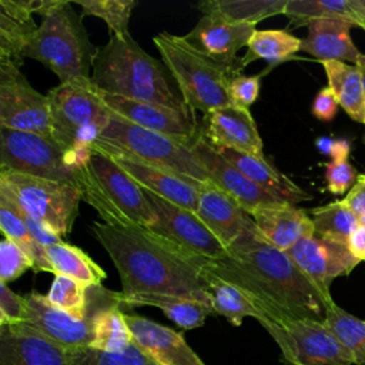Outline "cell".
I'll use <instances>...</instances> for the list:
<instances>
[{
  "mask_svg": "<svg viewBox=\"0 0 365 365\" xmlns=\"http://www.w3.org/2000/svg\"><path fill=\"white\" fill-rule=\"evenodd\" d=\"M210 272L240 288L272 322L311 318L324 321L328 299L291 257L259 235L247 232L218 259L202 262ZM261 319V318H259Z\"/></svg>",
  "mask_w": 365,
  "mask_h": 365,
  "instance_id": "obj_1",
  "label": "cell"
},
{
  "mask_svg": "<svg viewBox=\"0 0 365 365\" xmlns=\"http://www.w3.org/2000/svg\"><path fill=\"white\" fill-rule=\"evenodd\" d=\"M90 230L121 279V295L164 294L211 305L202 262L145 227H114L94 221ZM214 311V309H212Z\"/></svg>",
  "mask_w": 365,
  "mask_h": 365,
  "instance_id": "obj_2",
  "label": "cell"
},
{
  "mask_svg": "<svg viewBox=\"0 0 365 365\" xmlns=\"http://www.w3.org/2000/svg\"><path fill=\"white\" fill-rule=\"evenodd\" d=\"M91 81L106 94L192 113L164 63L145 53L130 33L110 34L108 41L97 48Z\"/></svg>",
  "mask_w": 365,
  "mask_h": 365,
  "instance_id": "obj_3",
  "label": "cell"
},
{
  "mask_svg": "<svg viewBox=\"0 0 365 365\" xmlns=\"http://www.w3.org/2000/svg\"><path fill=\"white\" fill-rule=\"evenodd\" d=\"M41 21L23 51V58L40 61L60 83L91 78L97 48L68 1L44 0L38 10Z\"/></svg>",
  "mask_w": 365,
  "mask_h": 365,
  "instance_id": "obj_4",
  "label": "cell"
},
{
  "mask_svg": "<svg viewBox=\"0 0 365 365\" xmlns=\"http://www.w3.org/2000/svg\"><path fill=\"white\" fill-rule=\"evenodd\" d=\"M80 170L83 201L103 222L114 227H145L157 222L144 190L111 157L91 150Z\"/></svg>",
  "mask_w": 365,
  "mask_h": 365,
  "instance_id": "obj_5",
  "label": "cell"
},
{
  "mask_svg": "<svg viewBox=\"0 0 365 365\" xmlns=\"http://www.w3.org/2000/svg\"><path fill=\"white\" fill-rule=\"evenodd\" d=\"M51 137L78 168L100 137L111 111L91 78L60 83L48 93Z\"/></svg>",
  "mask_w": 365,
  "mask_h": 365,
  "instance_id": "obj_6",
  "label": "cell"
},
{
  "mask_svg": "<svg viewBox=\"0 0 365 365\" xmlns=\"http://www.w3.org/2000/svg\"><path fill=\"white\" fill-rule=\"evenodd\" d=\"M153 43L192 113L200 111L207 115L232 104L228 81L235 68L210 58L184 36L160 31L153 37Z\"/></svg>",
  "mask_w": 365,
  "mask_h": 365,
  "instance_id": "obj_7",
  "label": "cell"
},
{
  "mask_svg": "<svg viewBox=\"0 0 365 365\" xmlns=\"http://www.w3.org/2000/svg\"><path fill=\"white\" fill-rule=\"evenodd\" d=\"M98 140L134 157L201 184H212L192 150L194 143L138 127L111 113Z\"/></svg>",
  "mask_w": 365,
  "mask_h": 365,
  "instance_id": "obj_8",
  "label": "cell"
},
{
  "mask_svg": "<svg viewBox=\"0 0 365 365\" xmlns=\"http://www.w3.org/2000/svg\"><path fill=\"white\" fill-rule=\"evenodd\" d=\"M0 192L60 237L71 231L83 201L74 185L9 170H0Z\"/></svg>",
  "mask_w": 365,
  "mask_h": 365,
  "instance_id": "obj_9",
  "label": "cell"
},
{
  "mask_svg": "<svg viewBox=\"0 0 365 365\" xmlns=\"http://www.w3.org/2000/svg\"><path fill=\"white\" fill-rule=\"evenodd\" d=\"M0 170L66 182L80 190V170L50 137L0 127Z\"/></svg>",
  "mask_w": 365,
  "mask_h": 365,
  "instance_id": "obj_10",
  "label": "cell"
},
{
  "mask_svg": "<svg viewBox=\"0 0 365 365\" xmlns=\"http://www.w3.org/2000/svg\"><path fill=\"white\" fill-rule=\"evenodd\" d=\"M281 349L284 365H355L354 356L324 321L302 318L272 322L258 319Z\"/></svg>",
  "mask_w": 365,
  "mask_h": 365,
  "instance_id": "obj_11",
  "label": "cell"
},
{
  "mask_svg": "<svg viewBox=\"0 0 365 365\" xmlns=\"http://www.w3.org/2000/svg\"><path fill=\"white\" fill-rule=\"evenodd\" d=\"M24 321L48 339L54 341L67 351L88 348L93 341V324L97 312L101 309L121 304V292L110 291L94 309L84 318L74 317L57 307H54L46 295L31 291L24 295ZM124 307V305H123Z\"/></svg>",
  "mask_w": 365,
  "mask_h": 365,
  "instance_id": "obj_12",
  "label": "cell"
},
{
  "mask_svg": "<svg viewBox=\"0 0 365 365\" xmlns=\"http://www.w3.org/2000/svg\"><path fill=\"white\" fill-rule=\"evenodd\" d=\"M0 127L53 138L47 94L37 91L13 63H0Z\"/></svg>",
  "mask_w": 365,
  "mask_h": 365,
  "instance_id": "obj_13",
  "label": "cell"
},
{
  "mask_svg": "<svg viewBox=\"0 0 365 365\" xmlns=\"http://www.w3.org/2000/svg\"><path fill=\"white\" fill-rule=\"evenodd\" d=\"M144 192L157 215V222L150 227V230L164 237L197 261L218 259L227 254V248L222 242L207 228L194 211L185 210L147 190H144Z\"/></svg>",
  "mask_w": 365,
  "mask_h": 365,
  "instance_id": "obj_14",
  "label": "cell"
},
{
  "mask_svg": "<svg viewBox=\"0 0 365 365\" xmlns=\"http://www.w3.org/2000/svg\"><path fill=\"white\" fill-rule=\"evenodd\" d=\"M90 150H97L111 157L131 178L138 182L141 188L194 212L197 211L200 191L205 185H210L151 165L134 157L128 151L110 145L98 138L91 144Z\"/></svg>",
  "mask_w": 365,
  "mask_h": 365,
  "instance_id": "obj_15",
  "label": "cell"
},
{
  "mask_svg": "<svg viewBox=\"0 0 365 365\" xmlns=\"http://www.w3.org/2000/svg\"><path fill=\"white\" fill-rule=\"evenodd\" d=\"M285 252L328 299H332L329 292L332 281L349 275L359 264L346 244L317 234L301 238Z\"/></svg>",
  "mask_w": 365,
  "mask_h": 365,
  "instance_id": "obj_16",
  "label": "cell"
},
{
  "mask_svg": "<svg viewBox=\"0 0 365 365\" xmlns=\"http://www.w3.org/2000/svg\"><path fill=\"white\" fill-rule=\"evenodd\" d=\"M101 96L111 113L145 130L188 143H194L201 134L195 121V114L190 111H180L158 103L130 100L106 93H101Z\"/></svg>",
  "mask_w": 365,
  "mask_h": 365,
  "instance_id": "obj_17",
  "label": "cell"
},
{
  "mask_svg": "<svg viewBox=\"0 0 365 365\" xmlns=\"http://www.w3.org/2000/svg\"><path fill=\"white\" fill-rule=\"evenodd\" d=\"M192 150L211 182L234 198L248 214L259 207L285 202L238 171L201 134L194 141Z\"/></svg>",
  "mask_w": 365,
  "mask_h": 365,
  "instance_id": "obj_18",
  "label": "cell"
},
{
  "mask_svg": "<svg viewBox=\"0 0 365 365\" xmlns=\"http://www.w3.org/2000/svg\"><path fill=\"white\" fill-rule=\"evenodd\" d=\"M201 135L215 148L264 155V143L250 108L231 104L214 110L204 115Z\"/></svg>",
  "mask_w": 365,
  "mask_h": 365,
  "instance_id": "obj_19",
  "label": "cell"
},
{
  "mask_svg": "<svg viewBox=\"0 0 365 365\" xmlns=\"http://www.w3.org/2000/svg\"><path fill=\"white\" fill-rule=\"evenodd\" d=\"M67 354L27 324L0 327V365H67Z\"/></svg>",
  "mask_w": 365,
  "mask_h": 365,
  "instance_id": "obj_20",
  "label": "cell"
},
{
  "mask_svg": "<svg viewBox=\"0 0 365 365\" xmlns=\"http://www.w3.org/2000/svg\"><path fill=\"white\" fill-rule=\"evenodd\" d=\"M255 30V26L204 14L184 38L210 58L237 70V53L247 47Z\"/></svg>",
  "mask_w": 365,
  "mask_h": 365,
  "instance_id": "obj_21",
  "label": "cell"
},
{
  "mask_svg": "<svg viewBox=\"0 0 365 365\" xmlns=\"http://www.w3.org/2000/svg\"><path fill=\"white\" fill-rule=\"evenodd\" d=\"M195 214L225 248L247 232L258 231L251 215L214 184L200 191Z\"/></svg>",
  "mask_w": 365,
  "mask_h": 365,
  "instance_id": "obj_22",
  "label": "cell"
},
{
  "mask_svg": "<svg viewBox=\"0 0 365 365\" xmlns=\"http://www.w3.org/2000/svg\"><path fill=\"white\" fill-rule=\"evenodd\" d=\"M124 317L133 341L158 365H205L174 329L135 314Z\"/></svg>",
  "mask_w": 365,
  "mask_h": 365,
  "instance_id": "obj_23",
  "label": "cell"
},
{
  "mask_svg": "<svg viewBox=\"0 0 365 365\" xmlns=\"http://www.w3.org/2000/svg\"><path fill=\"white\" fill-rule=\"evenodd\" d=\"M250 215L264 241L281 251H288L301 238L314 234L311 215L289 202L259 207Z\"/></svg>",
  "mask_w": 365,
  "mask_h": 365,
  "instance_id": "obj_24",
  "label": "cell"
},
{
  "mask_svg": "<svg viewBox=\"0 0 365 365\" xmlns=\"http://www.w3.org/2000/svg\"><path fill=\"white\" fill-rule=\"evenodd\" d=\"M44 0H0V63L23 64V51L36 33L33 14Z\"/></svg>",
  "mask_w": 365,
  "mask_h": 365,
  "instance_id": "obj_25",
  "label": "cell"
},
{
  "mask_svg": "<svg viewBox=\"0 0 365 365\" xmlns=\"http://www.w3.org/2000/svg\"><path fill=\"white\" fill-rule=\"evenodd\" d=\"M215 148V147H214ZM230 164H232L245 177L255 184L289 204H299L312 197L297 185L289 177L282 174L264 155H254L231 148H215Z\"/></svg>",
  "mask_w": 365,
  "mask_h": 365,
  "instance_id": "obj_26",
  "label": "cell"
},
{
  "mask_svg": "<svg viewBox=\"0 0 365 365\" xmlns=\"http://www.w3.org/2000/svg\"><path fill=\"white\" fill-rule=\"evenodd\" d=\"M352 27L358 26L349 20H314L308 24V33L302 40L301 51L317 57L319 61L336 60L356 64L361 51L352 41Z\"/></svg>",
  "mask_w": 365,
  "mask_h": 365,
  "instance_id": "obj_27",
  "label": "cell"
},
{
  "mask_svg": "<svg viewBox=\"0 0 365 365\" xmlns=\"http://www.w3.org/2000/svg\"><path fill=\"white\" fill-rule=\"evenodd\" d=\"M124 307H155L160 308L167 318L177 324L182 329H194L204 325L208 315H215L212 307L197 299L164 295V294H137L131 297H123Z\"/></svg>",
  "mask_w": 365,
  "mask_h": 365,
  "instance_id": "obj_28",
  "label": "cell"
},
{
  "mask_svg": "<svg viewBox=\"0 0 365 365\" xmlns=\"http://www.w3.org/2000/svg\"><path fill=\"white\" fill-rule=\"evenodd\" d=\"M328 87L335 93L339 106L356 123L365 124V98L362 74L355 64L328 60L321 61Z\"/></svg>",
  "mask_w": 365,
  "mask_h": 365,
  "instance_id": "obj_29",
  "label": "cell"
},
{
  "mask_svg": "<svg viewBox=\"0 0 365 365\" xmlns=\"http://www.w3.org/2000/svg\"><path fill=\"white\" fill-rule=\"evenodd\" d=\"M301 44L302 40L287 30H255L247 44L244 57L238 58L237 71L241 73L254 60H264L269 67H274L301 51Z\"/></svg>",
  "mask_w": 365,
  "mask_h": 365,
  "instance_id": "obj_30",
  "label": "cell"
},
{
  "mask_svg": "<svg viewBox=\"0 0 365 365\" xmlns=\"http://www.w3.org/2000/svg\"><path fill=\"white\" fill-rule=\"evenodd\" d=\"M288 0H207L195 4L202 16H215L231 23L255 26L257 23L284 14Z\"/></svg>",
  "mask_w": 365,
  "mask_h": 365,
  "instance_id": "obj_31",
  "label": "cell"
},
{
  "mask_svg": "<svg viewBox=\"0 0 365 365\" xmlns=\"http://www.w3.org/2000/svg\"><path fill=\"white\" fill-rule=\"evenodd\" d=\"M47 257L54 275H66L86 287H98L107 278L106 271L81 248L60 241L47 247Z\"/></svg>",
  "mask_w": 365,
  "mask_h": 365,
  "instance_id": "obj_32",
  "label": "cell"
},
{
  "mask_svg": "<svg viewBox=\"0 0 365 365\" xmlns=\"http://www.w3.org/2000/svg\"><path fill=\"white\" fill-rule=\"evenodd\" d=\"M0 228L4 238L14 241L23 248L36 272L46 271L54 274L46 248L31 238L23 211L3 192H0Z\"/></svg>",
  "mask_w": 365,
  "mask_h": 365,
  "instance_id": "obj_33",
  "label": "cell"
},
{
  "mask_svg": "<svg viewBox=\"0 0 365 365\" xmlns=\"http://www.w3.org/2000/svg\"><path fill=\"white\" fill-rule=\"evenodd\" d=\"M202 275L208 284L211 307L215 315L225 317L234 327H240L245 317H252L257 321L262 318V312L240 288L210 272L202 271Z\"/></svg>",
  "mask_w": 365,
  "mask_h": 365,
  "instance_id": "obj_34",
  "label": "cell"
},
{
  "mask_svg": "<svg viewBox=\"0 0 365 365\" xmlns=\"http://www.w3.org/2000/svg\"><path fill=\"white\" fill-rule=\"evenodd\" d=\"M121 308V304H114L97 312L90 348L106 352H123L133 344V335Z\"/></svg>",
  "mask_w": 365,
  "mask_h": 365,
  "instance_id": "obj_35",
  "label": "cell"
},
{
  "mask_svg": "<svg viewBox=\"0 0 365 365\" xmlns=\"http://www.w3.org/2000/svg\"><path fill=\"white\" fill-rule=\"evenodd\" d=\"M314 234L346 244L349 235L361 225L359 217L341 200L312 208L309 212Z\"/></svg>",
  "mask_w": 365,
  "mask_h": 365,
  "instance_id": "obj_36",
  "label": "cell"
},
{
  "mask_svg": "<svg viewBox=\"0 0 365 365\" xmlns=\"http://www.w3.org/2000/svg\"><path fill=\"white\" fill-rule=\"evenodd\" d=\"M324 322L354 356L355 365H365V321L331 302L325 309Z\"/></svg>",
  "mask_w": 365,
  "mask_h": 365,
  "instance_id": "obj_37",
  "label": "cell"
},
{
  "mask_svg": "<svg viewBox=\"0 0 365 365\" xmlns=\"http://www.w3.org/2000/svg\"><path fill=\"white\" fill-rule=\"evenodd\" d=\"M284 14L294 26H308L321 19H341L354 21L359 27L351 0H288Z\"/></svg>",
  "mask_w": 365,
  "mask_h": 365,
  "instance_id": "obj_38",
  "label": "cell"
},
{
  "mask_svg": "<svg viewBox=\"0 0 365 365\" xmlns=\"http://www.w3.org/2000/svg\"><path fill=\"white\" fill-rule=\"evenodd\" d=\"M67 365H158L134 341L123 352H106L93 348L68 351Z\"/></svg>",
  "mask_w": 365,
  "mask_h": 365,
  "instance_id": "obj_39",
  "label": "cell"
},
{
  "mask_svg": "<svg viewBox=\"0 0 365 365\" xmlns=\"http://www.w3.org/2000/svg\"><path fill=\"white\" fill-rule=\"evenodd\" d=\"M81 9V17L94 16L104 20L108 26L110 34L123 36L128 31V21L133 9L137 6L135 0H76Z\"/></svg>",
  "mask_w": 365,
  "mask_h": 365,
  "instance_id": "obj_40",
  "label": "cell"
},
{
  "mask_svg": "<svg viewBox=\"0 0 365 365\" xmlns=\"http://www.w3.org/2000/svg\"><path fill=\"white\" fill-rule=\"evenodd\" d=\"M30 268L33 269V264L23 248L14 241L3 238L0 242V282L9 284Z\"/></svg>",
  "mask_w": 365,
  "mask_h": 365,
  "instance_id": "obj_41",
  "label": "cell"
},
{
  "mask_svg": "<svg viewBox=\"0 0 365 365\" xmlns=\"http://www.w3.org/2000/svg\"><path fill=\"white\" fill-rule=\"evenodd\" d=\"M356 170L348 158L331 160L325 164V181L327 190L335 195L348 194L358 180Z\"/></svg>",
  "mask_w": 365,
  "mask_h": 365,
  "instance_id": "obj_42",
  "label": "cell"
},
{
  "mask_svg": "<svg viewBox=\"0 0 365 365\" xmlns=\"http://www.w3.org/2000/svg\"><path fill=\"white\" fill-rule=\"evenodd\" d=\"M261 76H245L234 71L228 81V93L232 104L250 108L258 98L261 88Z\"/></svg>",
  "mask_w": 365,
  "mask_h": 365,
  "instance_id": "obj_43",
  "label": "cell"
},
{
  "mask_svg": "<svg viewBox=\"0 0 365 365\" xmlns=\"http://www.w3.org/2000/svg\"><path fill=\"white\" fill-rule=\"evenodd\" d=\"M24 295H19L7 284L0 282V327L16 325L24 321Z\"/></svg>",
  "mask_w": 365,
  "mask_h": 365,
  "instance_id": "obj_44",
  "label": "cell"
},
{
  "mask_svg": "<svg viewBox=\"0 0 365 365\" xmlns=\"http://www.w3.org/2000/svg\"><path fill=\"white\" fill-rule=\"evenodd\" d=\"M339 101L335 93L327 86L322 87L314 97L311 111L315 118L321 121H332L338 113Z\"/></svg>",
  "mask_w": 365,
  "mask_h": 365,
  "instance_id": "obj_45",
  "label": "cell"
},
{
  "mask_svg": "<svg viewBox=\"0 0 365 365\" xmlns=\"http://www.w3.org/2000/svg\"><path fill=\"white\" fill-rule=\"evenodd\" d=\"M359 218L365 215V174L359 175L355 185L342 200Z\"/></svg>",
  "mask_w": 365,
  "mask_h": 365,
  "instance_id": "obj_46",
  "label": "cell"
},
{
  "mask_svg": "<svg viewBox=\"0 0 365 365\" xmlns=\"http://www.w3.org/2000/svg\"><path fill=\"white\" fill-rule=\"evenodd\" d=\"M352 255L359 261H365V225H359L348 238L346 242Z\"/></svg>",
  "mask_w": 365,
  "mask_h": 365,
  "instance_id": "obj_47",
  "label": "cell"
},
{
  "mask_svg": "<svg viewBox=\"0 0 365 365\" xmlns=\"http://www.w3.org/2000/svg\"><path fill=\"white\" fill-rule=\"evenodd\" d=\"M351 7L359 23V27L362 29L365 26V0H351Z\"/></svg>",
  "mask_w": 365,
  "mask_h": 365,
  "instance_id": "obj_48",
  "label": "cell"
},
{
  "mask_svg": "<svg viewBox=\"0 0 365 365\" xmlns=\"http://www.w3.org/2000/svg\"><path fill=\"white\" fill-rule=\"evenodd\" d=\"M334 143H335V140H332V138H329V137H321V138H318V140L315 141V145H317V148H318L322 154L331 155Z\"/></svg>",
  "mask_w": 365,
  "mask_h": 365,
  "instance_id": "obj_49",
  "label": "cell"
},
{
  "mask_svg": "<svg viewBox=\"0 0 365 365\" xmlns=\"http://www.w3.org/2000/svg\"><path fill=\"white\" fill-rule=\"evenodd\" d=\"M358 68H359V71H361V74H362V84H364V98H365V54H359V57H358V60H356V64H355Z\"/></svg>",
  "mask_w": 365,
  "mask_h": 365,
  "instance_id": "obj_50",
  "label": "cell"
},
{
  "mask_svg": "<svg viewBox=\"0 0 365 365\" xmlns=\"http://www.w3.org/2000/svg\"><path fill=\"white\" fill-rule=\"evenodd\" d=\"M359 220H361V225H365V215H362Z\"/></svg>",
  "mask_w": 365,
  "mask_h": 365,
  "instance_id": "obj_51",
  "label": "cell"
},
{
  "mask_svg": "<svg viewBox=\"0 0 365 365\" xmlns=\"http://www.w3.org/2000/svg\"><path fill=\"white\" fill-rule=\"evenodd\" d=\"M362 29H364V30H365V26H364V27H362Z\"/></svg>",
  "mask_w": 365,
  "mask_h": 365,
  "instance_id": "obj_52",
  "label": "cell"
}]
</instances>
